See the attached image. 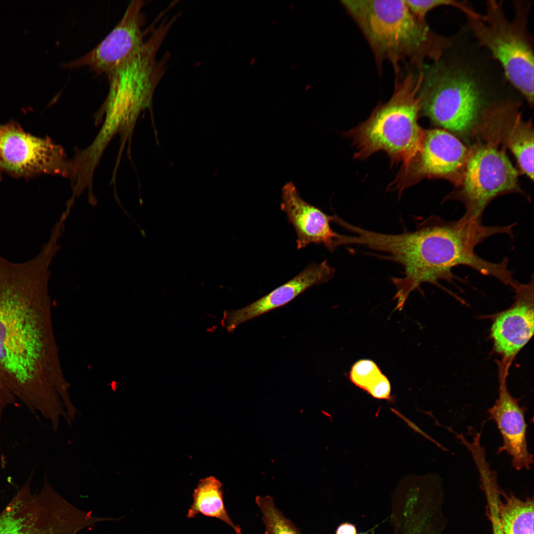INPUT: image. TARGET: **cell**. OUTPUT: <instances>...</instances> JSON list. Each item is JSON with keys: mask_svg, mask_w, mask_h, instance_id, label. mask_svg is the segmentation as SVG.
Here are the masks:
<instances>
[{"mask_svg": "<svg viewBox=\"0 0 534 534\" xmlns=\"http://www.w3.org/2000/svg\"><path fill=\"white\" fill-rule=\"evenodd\" d=\"M53 255L10 262L0 254V373L14 397L43 417L69 390L54 338L48 293Z\"/></svg>", "mask_w": 534, "mask_h": 534, "instance_id": "6da1fadb", "label": "cell"}, {"mask_svg": "<svg viewBox=\"0 0 534 534\" xmlns=\"http://www.w3.org/2000/svg\"><path fill=\"white\" fill-rule=\"evenodd\" d=\"M513 227V224L486 226L464 216L455 221L431 216L419 223L414 231L384 234L380 244L381 251L387 254L384 259L398 263L404 270L402 277L391 278L397 295L406 300L423 283L440 286V280L451 281L454 278L452 270L459 266L512 285L515 279L507 258L499 263L490 262L479 257L475 248L494 234L512 236Z\"/></svg>", "mask_w": 534, "mask_h": 534, "instance_id": "7a4b0ae2", "label": "cell"}, {"mask_svg": "<svg viewBox=\"0 0 534 534\" xmlns=\"http://www.w3.org/2000/svg\"><path fill=\"white\" fill-rule=\"evenodd\" d=\"M341 3L367 41L377 64L388 62L396 73L402 64L419 71L427 60L439 61L451 40L432 30L405 0H343Z\"/></svg>", "mask_w": 534, "mask_h": 534, "instance_id": "3957f363", "label": "cell"}, {"mask_svg": "<svg viewBox=\"0 0 534 534\" xmlns=\"http://www.w3.org/2000/svg\"><path fill=\"white\" fill-rule=\"evenodd\" d=\"M396 74L391 98L376 106L366 121L345 133L356 147V158L364 159L383 151L392 164L405 165L419 149L424 132L418 123L421 74Z\"/></svg>", "mask_w": 534, "mask_h": 534, "instance_id": "277c9868", "label": "cell"}, {"mask_svg": "<svg viewBox=\"0 0 534 534\" xmlns=\"http://www.w3.org/2000/svg\"><path fill=\"white\" fill-rule=\"evenodd\" d=\"M514 15L509 20L502 1L489 0L486 12L467 17L479 44L500 64L509 82L531 107L534 104V46L528 29L531 4L514 1Z\"/></svg>", "mask_w": 534, "mask_h": 534, "instance_id": "5b68a950", "label": "cell"}, {"mask_svg": "<svg viewBox=\"0 0 534 534\" xmlns=\"http://www.w3.org/2000/svg\"><path fill=\"white\" fill-rule=\"evenodd\" d=\"M476 141L470 147L464 175L455 192L449 198L463 203V216L481 222L483 212L496 197L521 191L518 173L506 154L498 128L489 122L474 128Z\"/></svg>", "mask_w": 534, "mask_h": 534, "instance_id": "8992f818", "label": "cell"}, {"mask_svg": "<svg viewBox=\"0 0 534 534\" xmlns=\"http://www.w3.org/2000/svg\"><path fill=\"white\" fill-rule=\"evenodd\" d=\"M30 477L0 514V534H77L99 518L81 510L57 493L45 478L33 493Z\"/></svg>", "mask_w": 534, "mask_h": 534, "instance_id": "52a82bcc", "label": "cell"}, {"mask_svg": "<svg viewBox=\"0 0 534 534\" xmlns=\"http://www.w3.org/2000/svg\"><path fill=\"white\" fill-rule=\"evenodd\" d=\"M434 62L425 64L419 71L421 112L454 133L474 129L481 113V94L475 82L462 70Z\"/></svg>", "mask_w": 534, "mask_h": 534, "instance_id": "ba28073f", "label": "cell"}, {"mask_svg": "<svg viewBox=\"0 0 534 534\" xmlns=\"http://www.w3.org/2000/svg\"><path fill=\"white\" fill-rule=\"evenodd\" d=\"M470 148L447 131H424L419 150L402 167L393 184L399 193L422 179L442 178L458 187L462 180Z\"/></svg>", "mask_w": 534, "mask_h": 534, "instance_id": "9c48e42d", "label": "cell"}, {"mask_svg": "<svg viewBox=\"0 0 534 534\" xmlns=\"http://www.w3.org/2000/svg\"><path fill=\"white\" fill-rule=\"evenodd\" d=\"M146 1L132 0L122 17L94 47L77 58L62 64L66 68L88 67L107 76L143 44L142 29L146 17L142 11Z\"/></svg>", "mask_w": 534, "mask_h": 534, "instance_id": "30bf717a", "label": "cell"}, {"mask_svg": "<svg viewBox=\"0 0 534 534\" xmlns=\"http://www.w3.org/2000/svg\"><path fill=\"white\" fill-rule=\"evenodd\" d=\"M497 363L498 396L493 405L488 410L490 419L496 423L502 439L497 454L506 452L511 457L512 466L516 470H529L534 463V455L528 446L527 409L520 405L519 399L513 397L508 389L507 377L512 362L501 359Z\"/></svg>", "mask_w": 534, "mask_h": 534, "instance_id": "8fae6325", "label": "cell"}, {"mask_svg": "<svg viewBox=\"0 0 534 534\" xmlns=\"http://www.w3.org/2000/svg\"><path fill=\"white\" fill-rule=\"evenodd\" d=\"M514 302L508 309L491 315L490 337L494 353L512 361L534 332V279L514 289Z\"/></svg>", "mask_w": 534, "mask_h": 534, "instance_id": "7c38bea8", "label": "cell"}, {"mask_svg": "<svg viewBox=\"0 0 534 534\" xmlns=\"http://www.w3.org/2000/svg\"><path fill=\"white\" fill-rule=\"evenodd\" d=\"M56 154L47 140L26 132L16 123L0 125V164L11 174L28 177L52 171Z\"/></svg>", "mask_w": 534, "mask_h": 534, "instance_id": "4fadbf2b", "label": "cell"}, {"mask_svg": "<svg viewBox=\"0 0 534 534\" xmlns=\"http://www.w3.org/2000/svg\"><path fill=\"white\" fill-rule=\"evenodd\" d=\"M335 271L326 260L310 264L294 277L260 299L238 310L224 311L221 324L227 332H233L243 323L286 305L312 286L328 282Z\"/></svg>", "mask_w": 534, "mask_h": 534, "instance_id": "5bb4252c", "label": "cell"}, {"mask_svg": "<svg viewBox=\"0 0 534 534\" xmlns=\"http://www.w3.org/2000/svg\"><path fill=\"white\" fill-rule=\"evenodd\" d=\"M281 198V209L294 228L297 249L311 243L323 245L331 252L338 247L339 234L331 227L332 216L304 200L292 182L283 186Z\"/></svg>", "mask_w": 534, "mask_h": 534, "instance_id": "9a60e30c", "label": "cell"}, {"mask_svg": "<svg viewBox=\"0 0 534 534\" xmlns=\"http://www.w3.org/2000/svg\"><path fill=\"white\" fill-rule=\"evenodd\" d=\"M503 144L514 155L521 170L534 179V130L522 118L519 103L503 99L492 103Z\"/></svg>", "mask_w": 534, "mask_h": 534, "instance_id": "2e32d148", "label": "cell"}, {"mask_svg": "<svg viewBox=\"0 0 534 534\" xmlns=\"http://www.w3.org/2000/svg\"><path fill=\"white\" fill-rule=\"evenodd\" d=\"M193 501L186 513L192 519L199 514L215 518L231 528L236 534H242L239 526L229 517L224 504L222 483L214 476L201 479L192 494Z\"/></svg>", "mask_w": 534, "mask_h": 534, "instance_id": "e0dca14e", "label": "cell"}, {"mask_svg": "<svg viewBox=\"0 0 534 534\" xmlns=\"http://www.w3.org/2000/svg\"><path fill=\"white\" fill-rule=\"evenodd\" d=\"M496 514L504 534H534V499H520L500 489L495 499Z\"/></svg>", "mask_w": 534, "mask_h": 534, "instance_id": "ac0fdd59", "label": "cell"}, {"mask_svg": "<svg viewBox=\"0 0 534 534\" xmlns=\"http://www.w3.org/2000/svg\"><path fill=\"white\" fill-rule=\"evenodd\" d=\"M349 378L352 383L373 398L392 400L390 382L373 361L370 359L357 361L352 366Z\"/></svg>", "mask_w": 534, "mask_h": 534, "instance_id": "d6986e66", "label": "cell"}, {"mask_svg": "<svg viewBox=\"0 0 534 534\" xmlns=\"http://www.w3.org/2000/svg\"><path fill=\"white\" fill-rule=\"evenodd\" d=\"M255 501L263 514L265 534H302L292 522L276 507L270 496H257Z\"/></svg>", "mask_w": 534, "mask_h": 534, "instance_id": "ffe728a7", "label": "cell"}, {"mask_svg": "<svg viewBox=\"0 0 534 534\" xmlns=\"http://www.w3.org/2000/svg\"><path fill=\"white\" fill-rule=\"evenodd\" d=\"M410 11L417 17L425 19L426 15L438 7L448 6L455 7L464 13L467 17H474L478 12L467 3L453 0H405Z\"/></svg>", "mask_w": 534, "mask_h": 534, "instance_id": "44dd1931", "label": "cell"}, {"mask_svg": "<svg viewBox=\"0 0 534 534\" xmlns=\"http://www.w3.org/2000/svg\"><path fill=\"white\" fill-rule=\"evenodd\" d=\"M403 534H440L432 529L431 518L424 515L408 514L404 516Z\"/></svg>", "mask_w": 534, "mask_h": 534, "instance_id": "7402d4cb", "label": "cell"}, {"mask_svg": "<svg viewBox=\"0 0 534 534\" xmlns=\"http://www.w3.org/2000/svg\"><path fill=\"white\" fill-rule=\"evenodd\" d=\"M482 489L488 503L489 515L491 523L493 534H504L500 526L495 508V499L499 488L494 484H488Z\"/></svg>", "mask_w": 534, "mask_h": 534, "instance_id": "603a6c76", "label": "cell"}, {"mask_svg": "<svg viewBox=\"0 0 534 534\" xmlns=\"http://www.w3.org/2000/svg\"><path fill=\"white\" fill-rule=\"evenodd\" d=\"M16 398L6 385L0 373V420L3 412L8 406L15 405Z\"/></svg>", "mask_w": 534, "mask_h": 534, "instance_id": "cb8c5ba5", "label": "cell"}, {"mask_svg": "<svg viewBox=\"0 0 534 534\" xmlns=\"http://www.w3.org/2000/svg\"><path fill=\"white\" fill-rule=\"evenodd\" d=\"M336 534H356V530L354 525L345 523L338 527Z\"/></svg>", "mask_w": 534, "mask_h": 534, "instance_id": "d4e9b609", "label": "cell"}, {"mask_svg": "<svg viewBox=\"0 0 534 534\" xmlns=\"http://www.w3.org/2000/svg\"><path fill=\"white\" fill-rule=\"evenodd\" d=\"M1 170H2V168L1 167V166H0V173H1Z\"/></svg>", "mask_w": 534, "mask_h": 534, "instance_id": "484cf974", "label": "cell"}, {"mask_svg": "<svg viewBox=\"0 0 534 534\" xmlns=\"http://www.w3.org/2000/svg\"></svg>", "mask_w": 534, "mask_h": 534, "instance_id": "4316f807", "label": "cell"}]
</instances>
